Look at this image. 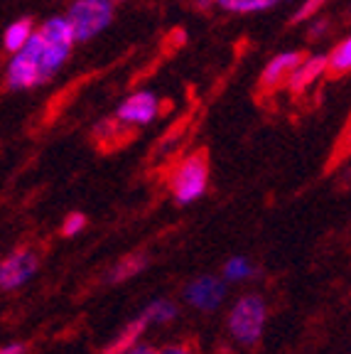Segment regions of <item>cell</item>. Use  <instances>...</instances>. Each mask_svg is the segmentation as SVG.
<instances>
[{"instance_id": "13", "label": "cell", "mask_w": 351, "mask_h": 354, "mask_svg": "<svg viewBox=\"0 0 351 354\" xmlns=\"http://www.w3.org/2000/svg\"><path fill=\"white\" fill-rule=\"evenodd\" d=\"M143 315H145V320L153 322V325H167V322H172L177 317V308L170 300H153V303L143 310Z\"/></svg>"}, {"instance_id": "11", "label": "cell", "mask_w": 351, "mask_h": 354, "mask_svg": "<svg viewBox=\"0 0 351 354\" xmlns=\"http://www.w3.org/2000/svg\"><path fill=\"white\" fill-rule=\"evenodd\" d=\"M148 263H150V259L145 254H131V256H126V259H121L113 268H111L108 276H106V281L108 283H123V281H128V278L137 276V273H143L145 268H148Z\"/></svg>"}, {"instance_id": "10", "label": "cell", "mask_w": 351, "mask_h": 354, "mask_svg": "<svg viewBox=\"0 0 351 354\" xmlns=\"http://www.w3.org/2000/svg\"><path fill=\"white\" fill-rule=\"evenodd\" d=\"M327 66H330V57H327V55L310 57V59H305L300 66H297L295 74L287 79V84H290L292 91H305V88H307L310 84H312L314 79H317L319 74L327 69Z\"/></svg>"}, {"instance_id": "8", "label": "cell", "mask_w": 351, "mask_h": 354, "mask_svg": "<svg viewBox=\"0 0 351 354\" xmlns=\"http://www.w3.org/2000/svg\"><path fill=\"white\" fill-rule=\"evenodd\" d=\"M150 322L145 320V315L135 317V320H131L126 327H123L118 335H115L113 339H111L108 344H106V349L101 354H128L135 344H140V337H143L145 327H148Z\"/></svg>"}, {"instance_id": "2", "label": "cell", "mask_w": 351, "mask_h": 354, "mask_svg": "<svg viewBox=\"0 0 351 354\" xmlns=\"http://www.w3.org/2000/svg\"><path fill=\"white\" fill-rule=\"evenodd\" d=\"M44 39V59H42V72L44 79H50L52 74L59 69L61 64L69 57V50L74 44V30L69 25L66 17H55V20H47L42 28L37 30Z\"/></svg>"}, {"instance_id": "3", "label": "cell", "mask_w": 351, "mask_h": 354, "mask_svg": "<svg viewBox=\"0 0 351 354\" xmlns=\"http://www.w3.org/2000/svg\"><path fill=\"white\" fill-rule=\"evenodd\" d=\"M111 17H113V6L111 0H77L69 8V25L74 30L77 39H88L93 35H99L101 30L108 28Z\"/></svg>"}, {"instance_id": "20", "label": "cell", "mask_w": 351, "mask_h": 354, "mask_svg": "<svg viewBox=\"0 0 351 354\" xmlns=\"http://www.w3.org/2000/svg\"><path fill=\"white\" fill-rule=\"evenodd\" d=\"M160 354H197L192 347H184V344H172V347H165Z\"/></svg>"}, {"instance_id": "14", "label": "cell", "mask_w": 351, "mask_h": 354, "mask_svg": "<svg viewBox=\"0 0 351 354\" xmlns=\"http://www.w3.org/2000/svg\"><path fill=\"white\" fill-rule=\"evenodd\" d=\"M224 10L231 12H260L278 6V0H216Z\"/></svg>"}, {"instance_id": "1", "label": "cell", "mask_w": 351, "mask_h": 354, "mask_svg": "<svg viewBox=\"0 0 351 354\" xmlns=\"http://www.w3.org/2000/svg\"><path fill=\"white\" fill-rule=\"evenodd\" d=\"M265 317H268V308H265V300L260 295H243V298H238L229 315L231 337L236 339L238 344H243V347L258 344L265 327Z\"/></svg>"}, {"instance_id": "18", "label": "cell", "mask_w": 351, "mask_h": 354, "mask_svg": "<svg viewBox=\"0 0 351 354\" xmlns=\"http://www.w3.org/2000/svg\"><path fill=\"white\" fill-rule=\"evenodd\" d=\"M324 3H327V0H305L300 10L295 12V22H302V20H307V17H312Z\"/></svg>"}, {"instance_id": "6", "label": "cell", "mask_w": 351, "mask_h": 354, "mask_svg": "<svg viewBox=\"0 0 351 354\" xmlns=\"http://www.w3.org/2000/svg\"><path fill=\"white\" fill-rule=\"evenodd\" d=\"M226 298V281L216 276H199L184 288V300L192 308L211 313L216 310Z\"/></svg>"}, {"instance_id": "9", "label": "cell", "mask_w": 351, "mask_h": 354, "mask_svg": "<svg viewBox=\"0 0 351 354\" xmlns=\"http://www.w3.org/2000/svg\"><path fill=\"white\" fill-rule=\"evenodd\" d=\"M302 62L305 59H302L300 52H283L275 59H270V64L263 69V84L265 86H275V84L283 82L285 77L290 79Z\"/></svg>"}, {"instance_id": "23", "label": "cell", "mask_w": 351, "mask_h": 354, "mask_svg": "<svg viewBox=\"0 0 351 354\" xmlns=\"http://www.w3.org/2000/svg\"><path fill=\"white\" fill-rule=\"evenodd\" d=\"M209 3H211V0H197V6H199V8H207Z\"/></svg>"}, {"instance_id": "19", "label": "cell", "mask_w": 351, "mask_h": 354, "mask_svg": "<svg viewBox=\"0 0 351 354\" xmlns=\"http://www.w3.org/2000/svg\"><path fill=\"white\" fill-rule=\"evenodd\" d=\"M327 28H330V22L327 20H317L310 25V37H319L322 32H327Z\"/></svg>"}, {"instance_id": "4", "label": "cell", "mask_w": 351, "mask_h": 354, "mask_svg": "<svg viewBox=\"0 0 351 354\" xmlns=\"http://www.w3.org/2000/svg\"><path fill=\"white\" fill-rule=\"evenodd\" d=\"M209 183V167L207 158L202 153L192 155L189 160H184L180 165V170L172 177V194H175L177 205H192L207 192Z\"/></svg>"}, {"instance_id": "21", "label": "cell", "mask_w": 351, "mask_h": 354, "mask_svg": "<svg viewBox=\"0 0 351 354\" xmlns=\"http://www.w3.org/2000/svg\"><path fill=\"white\" fill-rule=\"evenodd\" d=\"M0 354H25V344H20V342L6 344V347H3V352H0Z\"/></svg>"}, {"instance_id": "22", "label": "cell", "mask_w": 351, "mask_h": 354, "mask_svg": "<svg viewBox=\"0 0 351 354\" xmlns=\"http://www.w3.org/2000/svg\"><path fill=\"white\" fill-rule=\"evenodd\" d=\"M128 354H160V352L155 347H150V344H135Z\"/></svg>"}, {"instance_id": "12", "label": "cell", "mask_w": 351, "mask_h": 354, "mask_svg": "<svg viewBox=\"0 0 351 354\" xmlns=\"http://www.w3.org/2000/svg\"><path fill=\"white\" fill-rule=\"evenodd\" d=\"M30 39H32V22L17 20L6 30V39H3V44H6L8 52H15L17 55V52H22L25 47H28Z\"/></svg>"}, {"instance_id": "7", "label": "cell", "mask_w": 351, "mask_h": 354, "mask_svg": "<svg viewBox=\"0 0 351 354\" xmlns=\"http://www.w3.org/2000/svg\"><path fill=\"white\" fill-rule=\"evenodd\" d=\"M115 118L121 123H131V126H148L158 118V99L148 91L128 96L115 111Z\"/></svg>"}, {"instance_id": "17", "label": "cell", "mask_w": 351, "mask_h": 354, "mask_svg": "<svg viewBox=\"0 0 351 354\" xmlns=\"http://www.w3.org/2000/svg\"><path fill=\"white\" fill-rule=\"evenodd\" d=\"M84 227H86V216L82 212H74V214L66 216L61 232H64V236H77V234L84 232Z\"/></svg>"}, {"instance_id": "5", "label": "cell", "mask_w": 351, "mask_h": 354, "mask_svg": "<svg viewBox=\"0 0 351 354\" xmlns=\"http://www.w3.org/2000/svg\"><path fill=\"white\" fill-rule=\"evenodd\" d=\"M37 268H39L37 251L32 249L15 251V254H10L0 263V288L3 290H15V288L25 286L37 273Z\"/></svg>"}, {"instance_id": "15", "label": "cell", "mask_w": 351, "mask_h": 354, "mask_svg": "<svg viewBox=\"0 0 351 354\" xmlns=\"http://www.w3.org/2000/svg\"><path fill=\"white\" fill-rule=\"evenodd\" d=\"M253 273V266L248 259H243V256H234V259H229L224 263V281H246V278H251Z\"/></svg>"}, {"instance_id": "16", "label": "cell", "mask_w": 351, "mask_h": 354, "mask_svg": "<svg viewBox=\"0 0 351 354\" xmlns=\"http://www.w3.org/2000/svg\"><path fill=\"white\" fill-rule=\"evenodd\" d=\"M330 69L334 74H344L351 69V37H346L341 44H336V50L330 55Z\"/></svg>"}]
</instances>
